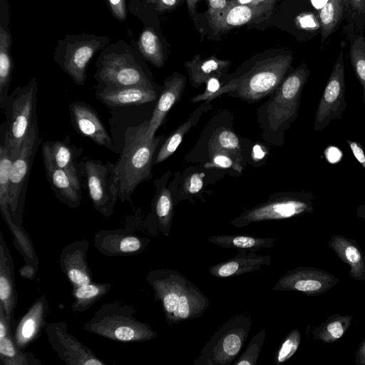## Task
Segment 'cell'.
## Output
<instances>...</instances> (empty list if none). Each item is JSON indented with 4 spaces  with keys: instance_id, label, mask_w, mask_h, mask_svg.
Instances as JSON below:
<instances>
[{
    "instance_id": "680465c9",
    "label": "cell",
    "mask_w": 365,
    "mask_h": 365,
    "mask_svg": "<svg viewBox=\"0 0 365 365\" xmlns=\"http://www.w3.org/2000/svg\"><path fill=\"white\" fill-rule=\"evenodd\" d=\"M133 1H139V0H133Z\"/></svg>"
},
{
    "instance_id": "c3c4849f",
    "label": "cell",
    "mask_w": 365,
    "mask_h": 365,
    "mask_svg": "<svg viewBox=\"0 0 365 365\" xmlns=\"http://www.w3.org/2000/svg\"><path fill=\"white\" fill-rule=\"evenodd\" d=\"M346 143L355 158L365 169V153L361 144L358 141L352 140H346Z\"/></svg>"
},
{
    "instance_id": "ab89813d",
    "label": "cell",
    "mask_w": 365,
    "mask_h": 365,
    "mask_svg": "<svg viewBox=\"0 0 365 365\" xmlns=\"http://www.w3.org/2000/svg\"><path fill=\"white\" fill-rule=\"evenodd\" d=\"M208 149L223 151L240 158L239 139L228 129L217 130L209 141Z\"/></svg>"
},
{
    "instance_id": "8992f818",
    "label": "cell",
    "mask_w": 365,
    "mask_h": 365,
    "mask_svg": "<svg viewBox=\"0 0 365 365\" xmlns=\"http://www.w3.org/2000/svg\"><path fill=\"white\" fill-rule=\"evenodd\" d=\"M38 85L32 78L24 86L16 87L9 94L3 111L6 122L1 125V138L14 159L19 153L22 143L34 121L37 118Z\"/></svg>"
},
{
    "instance_id": "52a82bcc",
    "label": "cell",
    "mask_w": 365,
    "mask_h": 365,
    "mask_svg": "<svg viewBox=\"0 0 365 365\" xmlns=\"http://www.w3.org/2000/svg\"><path fill=\"white\" fill-rule=\"evenodd\" d=\"M252 320L235 315L211 336L194 361L195 365H230L240 353L250 331Z\"/></svg>"
},
{
    "instance_id": "60d3db41",
    "label": "cell",
    "mask_w": 365,
    "mask_h": 365,
    "mask_svg": "<svg viewBox=\"0 0 365 365\" xmlns=\"http://www.w3.org/2000/svg\"><path fill=\"white\" fill-rule=\"evenodd\" d=\"M266 338V330L262 329L250 341L242 354L232 363L233 365H256Z\"/></svg>"
},
{
    "instance_id": "4dcf8cb0",
    "label": "cell",
    "mask_w": 365,
    "mask_h": 365,
    "mask_svg": "<svg viewBox=\"0 0 365 365\" xmlns=\"http://www.w3.org/2000/svg\"><path fill=\"white\" fill-rule=\"evenodd\" d=\"M47 142L55 164L73 178L81 179L77 159L82 152V148L78 149L72 145L69 135L63 140Z\"/></svg>"
},
{
    "instance_id": "30bf717a",
    "label": "cell",
    "mask_w": 365,
    "mask_h": 365,
    "mask_svg": "<svg viewBox=\"0 0 365 365\" xmlns=\"http://www.w3.org/2000/svg\"><path fill=\"white\" fill-rule=\"evenodd\" d=\"M110 41L104 36L83 34H68L59 40L54 52L56 63L78 85L86 80L87 66L94 54Z\"/></svg>"
},
{
    "instance_id": "9f6ffc18",
    "label": "cell",
    "mask_w": 365,
    "mask_h": 365,
    "mask_svg": "<svg viewBox=\"0 0 365 365\" xmlns=\"http://www.w3.org/2000/svg\"><path fill=\"white\" fill-rule=\"evenodd\" d=\"M198 0H187V7L191 14H194Z\"/></svg>"
},
{
    "instance_id": "d590c367",
    "label": "cell",
    "mask_w": 365,
    "mask_h": 365,
    "mask_svg": "<svg viewBox=\"0 0 365 365\" xmlns=\"http://www.w3.org/2000/svg\"><path fill=\"white\" fill-rule=\"evenodd\" d=\"M204 103L188 118L183 123H182L165 141L159 150L155 158V164L162 163L172 155L180 144L181 143L185 135L190 129L197 123L200 119L202 112L204 111Z\"/></svg>"
},
{
    "instance_id": "816d5d0a",
    "label": "cell",
    "mask_w": 365,
    "mask_h": 365,
    "mask_svg": "<svg viewBox=\"0 0 365 365\" xmlns=\"http://www.w3.org/2000/svg\"><path fill=\"white\" fill-rule=\"evenodd\" d=\"M179 0H157L155 10L158 11H163L170 9L177 6Z\"/></svg>"
},
{
    "instance_id": "ee69618b",
    "label": "cell",
    "mask_w": 365,
    "mask_h": 365,
    "mask_svg": "<svg viewBox=\"0 0 365 365\" xmlns=\"http://www.w3.org/2000/svg\"><path fill=\"white\" fill-rule=\"evenodd\" d=\"M209 155L210 161L205 165V168H232L240 173L242 171L237 157L215 150H209Z\"/></svg>"
},
{
    "instance_id": "484cf974",
    "label": "cell",
    "mask_w": 365,
    "mask_h": 365,
    "mask_svg": "<svg viewBox=\"0 0 365 365\" xmlns=\"http://www.w3.org/2000/svg\"><path fill=\"white\" fill-rule=\"evenodd\" d=\"M9 17L7 0H0V108L1 111L9 96V89L13 71V61L10 53L12 39L8 27Z\"/></svg>"
},
{
    "instance_id": "7c38bea8",
    "label": "cell",
    "mask_w": 365,
    "mask_h": 365,
    "mask_svg": "<svg viewBox=\"0 0 365 365\" xmlns=\"http://www.w3.org/2000/svg\"><path fill=\"white\" fill-rule=\"evenodd\" d=\"M41 141L36 118L24 140L19 153L12 160L9 173V211L13 221L20 227H23L29 175Z\"/></svg>"
},
{
    "instance_id": "f907efd6",
    "label": "cell",
    "mask_w": 365,
    "mask_h": 365,
    "mask_svg": "<svg viewBox=\"0 0 365 365\" xmlns=\"http://www.w3.org/2000/svg\"><path fill=\"white\" fill-rule=\"evenodd\" d=\"M326 158L330 163H336L341 158L342 153L340 150L336 147H329L325 151Z\"/></svg>"
},
{
    "instance_id": "8fae6325",
    "label": "cell",
    "mask_w": 365,
    "mask_h": 365,
    "mask_svg": "<svg viewBox=\"0 0 365 365\" xmlns=\"http://www.w3.org/2000/svg\"><path fill=\"white\" fill-rule=\"evenodd\" d=\"M80 177L86 179L89 198L101 215L110 217L118 198L119 178L115 163L88 159L78 163Z\"/></svg>"
},
{
    "instance_id": "f35d334b",
    "label": "cell",
    "mask_w": 365,
    "mask_h": 365,
    "mask_svg": "<svg viewBox=\"0 0 365 365\" xmlns=\"http://www.w3.org/2000/svg\"><path fill=\"white\" fill-rule=\"evenodd\" d=\"M138 48L144 58L153 66L160 68L164 64V54L158 36L150 29H145L140 34Z\"/></svg>"
},
{
    "instance_id": "7a4b0ae2",
    "label": "cell",
    "mask_w": 365,
    "mask_h": 365,
    "mask_svg": "<svg viewBox=\"0 0 365 365\" xmlns=\"http://www.w3.org/2000/svg\"><path fill=\"white\" fill-rule=\"evenodd\" d=\"M148 121L128 128L125 134L123 149L116 169L119 178L118 198L132 202V195L139 184L152 178L154 153L160 138L148 140L145 136Z\"/></svg>"
},
{
    "instance_id": "3957f363",
    "label": "cell",
    "mask_w": 365,
    "mask_h": 365,
    "mask_svg": "<svg viewBox=\"0 0 365 365\" xmlns=\"http://www.w3.org/2000/svg\"><path fill=\"white\" fill-rule=\"evenodd\" d=\"M292 62L291 53L259 60L242 74L223 83L210 102L223 94L250 103L258 101L274 93L284 79Z\"/></svg>"
},
{
    "instance_id": "cb8c5ba5",
    "label": "cell",
    "mask_w": 365,
    "mask_h": 365,
    "mask_svg": "<svg viewBox=\"0 0 365 365\" xmlns=\"http://www.w3.org/2000/svg\"><path fill=\"white\" fill-rule=\"evenodd\" d=\"M186 78L178 73L168 77L163 83L157 103L148 121L146 138L151 140L164 121L171 108L180 100L185 86Z\"/></svg>"
},
{
    "instance_id": "1f68e13d",
    "label": "cell",
    "mask_w": 365,
    "mask_h": 365,
    "mask_svg": "<svg viewBox=\"0 0 365 365\" xmlns=\"http://www.w3.org/2000/svg\"><path fill=\"white\" fill-rule=\"evenodd\" d=\"M112 284L106 282H91L72 287L74 301L71 308L73 312L82 313L104 297L110 290Z\"/></svg>"
},
{
    "instance_id": "db71d44e",
    "label": "cell",
    "mask_w": 365,
    "mask_h": 365,
    "mask_svg": "<svg viewBox=\"0 0 365 365\" xmlns=\"http://www.w3.org/2000/svg\"><path fill=\"white\" fill-rule=\"evenodd\" d=\"M264 0H231L234 4H258L264 1Z\"/></svg>"
},
{
    "instance_id": "d6a6232c",
    "label": "cell",
    "mask_w": 365,
    "mask_h": 365,
    "mask_svg": "<svg viewBox=\"0 0 365 365\" xmlns=\"http://www.w3.org/2000/svg\"><path fill=\"white\" fill-rule=\"evenodd\" d=\"M347 33L349 39V59L355 76L362 87L365 106V36L349 25Z\"/></svg>"
},
{
    "instance_id": "6f0895ef",
    "label": "cell",
    "mask_w": 365,
    "mask_h": 365,
    "mask_svg": "<svg viewBox=\"0 0 365 365\" xmlns=\"http://www.w3.org/2000/svg\"><path fill=\"white\" fill-rule=\"evenodd\" d=\"M148 2L156 3L157 0H147Z\"/></svg>"
},
{
    "instance_id": "f6af8a7d",
    "label": "cell",
    "mask_w": 365,
    "mask_h": 365,
    "mask_svg": "<svg viewBox=\"0 0 365 365\" xmlns=\"http://www.w3.org/2000/svg\"><path fill=\"white\" fill-rule=\"evenodd\" d=\"M203 173H195L189 175L183 184V194L191 196L198 193L203 187Z\"/></svg>"
},
{
    "instance_id": "83f0119b",
    "label": "cell",
    "mask_w": 365,
    "mask_h": 365,
    "mask_svg": "<svg viewBox=\"0 0 365 365\" xmlns=\"http://www.w3.org/2000/svg\"><path fill=\"white\" fill-rule=\"evenodd\" d=\"M0 359L4 365H41L31 352H25L16 343L14 329L0 306Z\"/></svg>"
},
{
    "instance_id": "f5cc1de1",
    "label": "cell",
    "mask_w": 365,
    "mask_h": 365,
    "mask_svg": "<svg viewBox=\"0 0 365 365\" xmlns=\"http://www.w3.org/2000/svg\"><path fill=\"white\" fill-rule=\"evenodd\" d=\"M354 362L357 365H365V339L361 342L356 350Z\"/></svg>"
},
{
    "instance_id": "11a10c76",
    "label": "cell",
    "mask_w": 365,
    "mask_h": 365,
    "mask_svg": "<svg viewBox=\"0 0 365 365\" xmlns=\"http://www.w3.org/2000/svg\"><path fill=\"white\" fill-rule=\"evenodd\" d=\"M356 216L358 218L365 219V203L359 206L356 210Z\"/></svg>"
},
{
    "instance_id": "9c48e42d",
    "label": "cell",
    "mask_w": 365,
    "mask_h": 365,
    "mask_svg": "<svg viewBox=\"0 0 365 365\" xmlns=\"http://www.w3.org/2000/svg\"><path fill=\"white\" fill-rule=\"evenodd\" d=\"M315 195L312 192H285L276 193L268 200L243 211L231 221L238 228L251 223L291 218L313 213Z\"/></svg>"
},
{
    "instance_id": "d6986e66",
    "label": "cell",
    "mask_w": 365,
    "mask_h": 365,
    "mask_svg": "<svg viewBox=\"0 0 365 365\" xmlns=\"http://www.w3.org/2000/svg\"><path fill=\"white\" fill-rule=\"evenodd\" d=\"M88 247V241L83 239L71 242L61 251L58 259L60 268L72 287L93 282L92 272L87 260Z\"/></svg>"
},
{
    "instance_id": "e575fe53",
    "label": "cell",
    "mask_w": 365,
    "mask_h": 365,
    "mask_svg": "<svg viewBox=\"0 0 365 365\" xmlns=\"http://www.w3.org/2000/svg\"><path fill=\"white\" fill-rule=\"evenodd\" d=\"M352 319V315L333 314L312 330L313 338L324 343H333L348 331Z\"/></svg>"
},
{
    "instance_id": "5b68a950",
    "label": "cell",
    "mask_w": 365,
    "mask_h": 365,
    "mask_svg": "<svg viewBox=\"0 0 365 365\" xmlns=\"http://www.w3.org/2000/svg\"><path fill=\"white\" fill-rule=\"evenodd\" d=\"M133 306L113 301L103 304L84 324L83 329L101 337L121 342H143L158 336L150 324L135 317Z\"/></svg>"
},
{
    "instance_id": "5bb4252c",
    "label": "cell",
    "mask_w": 365,
    "mask_h": 365,
    "mask_svg": "<svg viewBox=\"0 0 365 365\" xmlns=\"http://www.w3.org/2000/svg\"><path fill=\"white\" fill-rule=\"evenodd\" d=\"M47 339L58 357L67 365H106L95 353L68 331L64 321L48 323Z\"/></svg>"
},
{
    "instance_id": "bcb514c9",
    "label": "cell",
    "mask_w": 365,
    "mask_h": 365,
    "mask_svg": "<svg viewBox=\"0 0 365 365\" xmlns=\"http://www.w3.org/2000/svg\"><path fill=\"white\" fill-rule=\"evenodd\" d=\"M107 2L114 17L119 21H124L127 18L125 0H107Z\"/></svg>"
},
{
    "instance_id": "7bdbcfd3",
    "label": "cell",
    "mask_w": 365,
    "mask_h": 365,
    "mask_svg": "<svg viewBox=\"0 0 365 365\" xmlns=\"http://www.w3.org/2000/svg\"><path fill=\"white\" fill-rule=\"evenodd\" d=\"M345 11L347 13L348 25L363 34L365 26V0H346Z\"/></svg>"
},
{
    "instance_id": "91938a15",
    "label": "cell",
    "mask_w": 365,
    "mask_h": 365,
    "mask_svg": "<svg viewBox=\"0 0 365 365\" xmlns=\"http://www.w3.org/2000/svg\"><path fill=\"white\" fill-rule=\"evenodd\" d=\"M346 0H344V2H345Z\"/></svg>"
},
{
    "instance_id": "8d00e7d4",
    "label": "cell",
    "mask_w": 365,
    "mask_h": 365,
    "mask_svg": "<svg viewBox=\"0 0 365 365\" xmlns=\"http://www.w3.org/2000/svg\"><path fill=\"white\" fill-rule=\"evenodd\" d=\"M3 219L8 225L13 236V243L23 257L25 263H30L39 268V260L37 257L34 245L29 234L24 227L17 225L12 220L11 213L1 214Z\"/></svg>"
},
{
    "instance_id": "836d02e7",
    "label": "cell",
    "mask_w": 365,
    "mask_h": 365,
    "mask_svg": "<svg viewBox=\"0 0 365 365\" xmlns=\"http://www.w3.org/2000/svg\"><path fill=\"white\" fill-rule=\"evenodd\" d=\"M208 241L224 248H237L257 251L270 248L277 241L274 238H263L240 235H217L207 238Z\"/></svg>"
},
{
    "instance_id": "d4e9b609",
    "label": "cell",
    "mask_w": 365,
    "mask_h": 365,
    "mask_svg": "<svg viewBox=\"0 0 365 365\" xmlns=\"http://www.w3.org/2000/svg\"><path fill=\"white\" fill-rule=\"evenodd\" d=\"M271 264L269 255H257L255 250L239 249L235 257L210 267L208 272L215 277L225 278L259 270L262 266Z\"/></svg>"
},
{
    "instance_id": "7dc6e473",
    "label": "cell",
    "mask_w": 365,
    "mask_h": 365,
    "mask_svg": "<svg viewBox=\"0 0 365 365\" xmlns=\"http://www.w3.org/2000/svg\"><path fill=\"white\" fill-rule=\"evenodd\" d=\"M210 21L222 14L228 7L227 0H207Z\"/></svg>"
},
{
    "instance_id": "277c9868",
    "label": "cell",
    "mask_w": 365,
    "mask_h": 365,
    "mask_svg": "<svg viewBox=\"0 0 365 365\" xmlns=\"http://www.w3.org/2000/svg\"><path fill=\"white\" fill-rule=\"evenodd\" d=\"M138 52L124 41L102 49L96 63L95 79L110 86H140L156 89Z\"/></svg>"
},
{
    "instance_id": "603a6c76",
    "label": "cell",
    "mask_w": 365,
    "mask_h": 365,
    "mask_svg": "<svg viewBox=\"0 0 365 365\" xmlns=\"http://www.w3.org/2000/svg\"><path fill=\"white\" fill-rule=\"evenodd\" d=\"M18 294L14 280V263L9 249L0 230V306L9 324L14 329V311Z\"/></svg>"
},
{
    "instance_id": "74e56055",
    "label": "cell",
    "mask_w": 365,
    "mask_h": 365,
    "mask_svg": "<svg viewBox=\"0 0 365 365\" xmlns=\"http://www.w3.org/2000/svg\"><path fill=\"white\" fill-rule=\"evenodd\" d=\"M345 11L344 0H329L319 11L322 43L333 33Z\"/></svg>"
},
{
    "instance_id": "4fadbf2b",
    "label": "cell",
    "mask_w": 365,
    "mask_h": 365,
    "mask_svg": "<svg viewBox=\"0 0 365 365\" xmlns=\"http://www.w3.org/2000/svg\"><path fill=\"white\" fill-rule=\"evenodd\" d=\"M344 51L341 50L334 63L324 87L314 115V130L324 129L333 120H340L346 108Z\"/></svg>"
},
{
    "instance_id": "4316f807",
    "label": "cell",
    "mask_w": 365,
    "mask_h": 365,
    "mask_svg": "<svg viewBox=\"0 0 365 365\" xmlns=\"http://www.w3.org/2000/svg\"><path fill=\"white\" fill-rule=\"evenodd\" d=\"M278 0H264L258 4H237L228 1V7L211 23L217 31L239 26L259 18L262 14L271 11Z\"/></svg>"
},
{
    "instance_id": "f1b7e54d",
    "label": "cell",
    "mask_w": 365,
    "mask_h": 365,
    "mask_svg": "<svg viewBox=\"0 0 365 365\" xmlns=\"http://www.w3.org/2000/svg\"><path fill=\"white\" fill-rule=\"evenodd\" d=\"M328 246L349 266V275L355 280H365V255L356 240L341 235H333Z\"/></svg>"
},
{
    "instance_id": "ac0fdd59",
    "label": "cell",
    "mask_w": 365,
    "mask_h": 365,
    "mask_svg": "<svg viewBox=\"0 0 365 365\" xmlns=\"http://www.w3.org/2000/svg\"><path fill=\"white\" fill-rule=\"evenodd\" d=\"M68 110L72 125L78 133L101 146L112 151L116 150L114 143L93 107L86 102L73 101L69 105Z\"/></svg>"
},
{
    "instance_id": "681fc988",
    "label": "cell",
    "mask_w": 365,
    "mask_h": 365,
    "mask_svg": "<svg viewBox=\"0 0 365 365\" xmlns=\"http://www.w3.org/2000/svg\"><path fill=\"white\" fill-rule=\"evenodd\" d=\"M38 269L39 268L32 264L25 263V264L20 268L19 274L24 279L33 280Z\"/></svg>"
},
{
    "instance_id": "ba28073f",
    "label": "cell",
    "mask_w": 365,
    "mask_h": 365,
    "mask_svg": "<svg viewBox=\"0 0 365 365\" xmlns=\"http://www.w3.org/2000/svg\"><path fill=\"white\" fill-rule=\"evenodd\" d=\"M310 71L305 63L284 78L267 103L265 114L268 128L282 133L298 115L300 99Z\"/></svg>"
},
{
    "instance_id": "f546056e",
    "label": "cell",
    "mask_w": 365,
    "mask_h": 365,
    "mask_svg": "<svg viewBox=\"0 0 365 365\" xmlns=\"http://www.w3.org/2000/svg\"><path fill=\"white\" fill-rule=\"evenodd\" d=\"M230 64V61L218 59L215 56L201 59L200 55L185 63L190 81L195 88L200 87L212 77L220 78Z\"/></svg>"
},
{
    "instance_id": "6da1fadb",
    "label": "cell",
    "mask_w": 365,
    "mask_h": 365,
    "mask_svg": "<svg viewBox=\"0 0 365 365\" xmlns=\"http://www.w3.org/2000/svg\"><path fill=\"white\" fill-rule=\"evenodd\" d=\"M146 282L155 300L160 302L170 326L201 317L209 307L208 298L180 272L156 269L148 272Z\"/></svg>"
},
{
    "instance_id": "b9f144b4",
    "label": "cell",
    "mask_w": 365,
    "mask_h": 365,
    "mask_svg": "<svg viewBox=\"0 0 365 365\" xmlns=\"http://www.w3.org/2000/svg\"><path fill=\"white\" fill-rule=\"evenodd\" d=\"M302 336L297 329H293L290 331L275 352L274 364L279 365L288 361L297 351Z\"/></svg>"
},
{
    "instance_id": "e0dca14e",
    "label": "cell",
    "mask_w": 365,
    "mask_h": 365,
    "mask_svg": "<svg viewBox=\"0 0 365 365\" xmlns=\"http://www.w3.org/2000/svg\"><path fill=\"white\" fill-rule=\"evenodd\" d=\"M41 151L47 180L56 197L69 207H78L82 200L81 179L55 164L47 141L43 143Z\"/></svg>"
},
{
    "instance_id": "7402d4cb",
    "label": "cell",
    "mask_w": 365,
    "mask_h": 365,
    "mask_svg": "<svg viewBox=\"0 0 365 365\" xmlns=\"http://www.w3.org/2000/svg\"><path fill=\"white\" fill-rule=\"evenodd\" d=\"M156 89L140 86H110L98 83L96 97L110 108H121L140 105L158 98Z\"/></svg>"
},
{
    "instance_id": "44dd1931",
    "label": "cell",
    "mask_w": 365,
    "mask_h": 365,
    "mask_svg": "<svg viewBox=\"0 0 365 365\" xmlns=\"http://www.w3.org/2000/svg\"><path fill=\"white\" fill-rule=\"evenodd\" d=\"M48 302L46 295L36 299L26 312L19 319L14 329V337L17 345L23 350L41 336L48 324Z\"/></svg>"
},
{
    "instance_id": "2e32d148",
    "label": "cell",
    "mask_w": 365,
    "mask_h": 365,
    "mask_svg": "<svg viewBox=\"0 0 365 365\" xmlns=\"http://www.w3.org/2000/svg\"><path fill=\"white\" fill-rule=\"evenodd\" d=\"M150 240L128 230H101L94 235V245L106 257H126L143 252Z\"/></svg>"
},
{
    "instance_id": "ffe728a7",
    "label": "cell",
    "mask_w": 365,
    "mask_h": 365,
    "mask_svg": "<svg viewBox=\"0 0 365 365\" xmlns=\"http://www.w3.org/2000/svg\"><path fill=\"white\" fill-rule=\"evenodd\" d=\"M168 173L155 181L156 192L151 204V212L145 221V226L153 236L160 232L168 236L173 222L175 199L169 188L165 186Z\"/></svg>"
},
{
    "instance_id": "9a60e30c",
    "label": "cell",
    "mask_w": 365,
    "mask_h": 365,
    "mask_svg": "<svg viewBox=\"0 0 365 365\" xmlns=\"http://www.w3.org/2000/svg\"><path fill=\"white\" fill-rule=\"evenodd\" d=\"M339 279L322 269L297 267L284 274L272 288L274 291H297L307 296L324 293L336 285Z\"/></svg>"
}]
</instances>
